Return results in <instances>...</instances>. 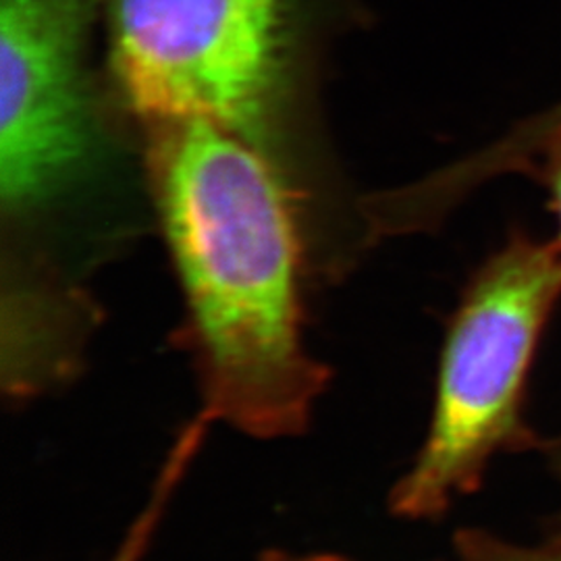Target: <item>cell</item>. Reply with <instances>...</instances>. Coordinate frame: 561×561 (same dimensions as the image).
<instances>
[{
	"mask_svg": "<svg viewBox=\"0 0 561 561\" xmlns=\"http://www.w3.org/2000/svg\"><path fill=\"white\" fill-rule=\"evenodd\" d=\"M141 125L201 375L196 421L254 439L300 435L329 370L304 343L300 245L277 173L217 123Z\"/></svg>",
	"mask_w": 561,
	"mask_h": 561,
	"instance_id": "1",
	"label": "cell"
},
{
	"mask_svg": "<svg viewBox=\"0 0 561 561\" xmlns=\"http://www.w3.org/2000/svg\"><path fill=\"white\" fill-rule=\"evenodd\" d=\"M560 296L556 240L514 238L470 280L443 345L426 439L387 500L393 516L442 518L481 486L500 451L535 445L522 419L524 391Z\"/></svg>",
	"mask_w": 561,
	"mask_h": 561,
	"instance_id": "2",
	"label": "cell"
},
{
	"mask_svg": "<svg viewBox=\"0 0 561 561\" xmlns=\"http://www.w3.org/2000/svg\"><path fill=\"white\" fill-rule=\"evenodd\" d=\"M108 60L141 121L204 119L261 148L289 88L300 0H102Z\"/></svg>",
	"mask_w": 561,
	"mask_h": 561,
	"instance_id": "3",
	"label": "cell"
},
{
	"mask_svg": "<svg viewBox=\"0 0 561 561\" xmlns=\"http://www.w3.org/2000/svg\"><path fill=\"white\" fill-rule=\"evenodd\" d=\"M101 0H0V201L25 219L62 196L92 161L85 71Z\"/></svg>",
	"mask_w": 561,
	"mask_h": 561,
	"instance_id": "4",
	"label": "cell"
},
{
	"mask_svg": "<svg viewBox=\"0 0 561 561\" xmlns=\"http://www.w3.org/2000/svg\"><path fill=\"white\" fill-rule=\"evenodd\" d=\"M206 431L198 424L190 422L178 442L169 449V456L162 461L161 470L152 482V489L141 503L138 514L127 524L115 551L106 561H146L152 545L159 539L162 524L169 516V510L180 493L192 463L201 454L202 443L206 439Z\"/></svg>",
	"mask_w": 561,
	"mask_h": 561,
	"instance_id": "5",
	"label": "cell"
},
{
	"mask_svg": "<svg viewBox=\"0 0 561 561\" xmlns=\"http://www.w3.org/2000/svg\"><path fill=\"white\" fill-rule=\"evenodd\" d=\"M458 561H561V541L542 545L505 541L482 528H461L454 537Z\"/></svg>",
	"mask_w": 561,
	"mask_h": 561,
	"instance_id": "6",
	"label": "cell"
},
{
	"mask_svg": "<svg viewBox=\"0 0 561 561\" xmlns=\"http://www.w3.org/2000/svg\"><path fill=\"white\" fill-rule=\"evenodd\" d=\"M547 454H549V461H551V470H553V474L558 477V481L561 484V435L556 437L553 442H549ZM549 535H551L549 539L561 541V505L558 514L553 516V520L549 524Z\"/></svg>",
	"mask_w": 561,
	"mask_h": 561,
	"instance_id": "7",
	"label": "cell"
},
{
	"mask_svg": "<svg viewBox=\"0 0 561 561\" xmlns=\"http://www.w3.org/2000/svg\"><path fill=\"white\" fill-rule=\"evenodd\" d=\"M549 190H551V208L558 217V225H560V231H558V238L556 241L560 243L561 248V154H558L553 162H551V169H549Z\"/></svg>",
	"mask_w": 561,
	"mask_h": 561,
	"instance_id": "8",
	"label": "cell"
}]
</instances>
